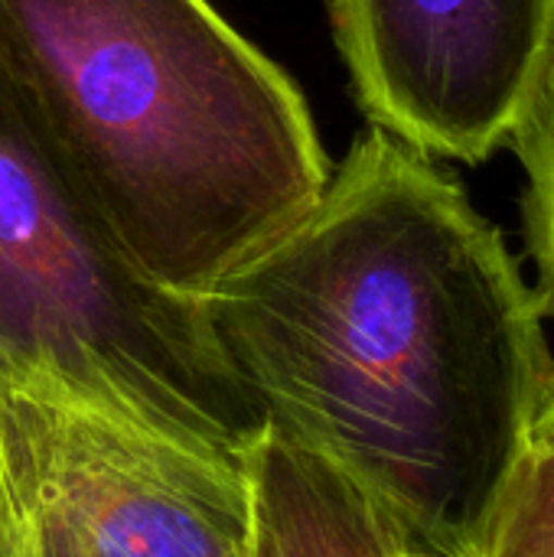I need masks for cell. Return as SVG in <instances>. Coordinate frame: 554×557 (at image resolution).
<instances>
[{
  "instance_id": "cell-8",
  "label": "cell",
  "mask_w": 554,
  "mask_h": 557,
  "mask_svg": "<svg viewBox=\"0 0 554 557\" xmlns=\"http://www.w3.org/2000/svg\"><path fill=\"white\" fill-rule=\"evenodd\" d=\"M483 557H554V454L535 447L522 460Z\"/></svg>"
},
{
  "instance_id": "cell-5",
  "label": "cell",
  "mask_w": 554,
  "mask_h": 557,
  "mask_svg": "<svg viewBox=\"0 0 554 557\" xmlns=\"http://www.w3.org/2000/svg\"><path fill=\"white\" fill-rule=\"evenodd\" d=\"M356 101L434 160L487 163L554 33V0H327Z\"/></svg>"
},
{
  "instance_id": "cell-10",
  "label": "cell",
  "mask_w": 554,
  "mask_h": 557,
  "mask_svg": "<svg viewBox=\"0 0 554 557\" xmlns=\"http://www.w3.org/2000/svg\"><path fill=\"white\" fill-rule=\"evenodd\" d=\"M0 557H10V555H7V552H3V548H0Z\"/></svg>"
},
{
  "instance_id": "cell-11",
  "label": "cell",
  "mask_w": 554,
  "mask_h": 557,
  "mask_svg": "<svg viewBox=\"0 0 554 557\" xmlns=\"http://www.w3.org/2000/svg\"><path fill=\"white\" fill-rule=\"evenodd\" d=\"M0 512H3V506H0Z\"/></svg>"
},
{
  "instance_id": "cell-2",
  "label": "cell",
  "mask_w": 554,
  "mask_h": 557,
  "mask_svg": "<svg viewBox=\"0 0 554 557\" xmlns=\"http://www.w3.org/2000/svg\"><path fill=\"white\" fill-rule=\"evenodd\" d=\"M0 82L124 251L196 300L333 176L294 78L209 0H0Z\"/></svg>"
},
{
  "instance_id": "cell-9",
  "label": "cell",
  "mask_w": 554,
  "mask_h": 557,
  "mask_svg": "<svg viewBox=\"0 0 554 557\" xmlns=\"http://www.w3.org/2000/svg\"><path fill=\"white\" fill-rule=\"evenodd\" d=\"M535 447L554 454V392H552V398H549V405H545V411H542V418H539V428H535Z\"/></svg>"
},
{
  "instance_id": "cell-12",
  "label": "cell",
  "mask_w": 554,
  "mask_h": 557,
  "mask_svg": "<svg viewBox=\"0 0 554 557\" xmlns=\"http://www.w3.org/2000/svg\"><path fill=\"white\" fill-rule=\"evenodd\" d=\"M405 557H408V555H405Z\"/></svg>"
},
{
  "instance_id": "cell-3",
  "label": "cell",
  "mask_w": 554,
  "mask_h": 557,
  "mask_svg": "<svg viewBox=\"0 0 554 557\" xmlns=\"http://www.w3.org/2000/svg\"><path fill=\"white\" fill-rule=\"evenodd\" d=\"M0 385L235 460L268 431L202 304L124 251L3 82Z\"/></svg>"
},
{
  "instance_id": "cell-4",
  "label": "cell",
  "mask_w": 554,
  "mask_h": 557,
  "mask_svg": "<svg viewBox=\"0 0 554 557\" xmlns=\"http://www.w3.org/2000/svg\"><path fill=\"white\" fill-rule=\"evenodd\" d=\"M10 557H251L248 460L0 385Z\"/></svg>"
},
{
  "instance_id": "cell-6",
  "label": "cell",
  "mask_w": 554,
  "mask_h": 557,
  "mask_svg": "<svg viewBox=\"0 0 554 557\" xmlns=\"http://www.w3.org/2000/svg\"><path fill=\"white\" fill-rule=\"evenodd\" d=\"M248 480L251 557H405L356 480L274 428L251 447Z\"/></svg>"
},
{
  "instance_id": "cell-7",
  "label": "cell",
  "mask_w": 554,
  "mask_h": 557,
  "mask_svg": "<svg viewBox=\"0 0 554 557\" xmlns=\"http://www.w3.org/2000/svg\"><path fill=\"white\" fill-rule=\"evenodd\" d=\"M506 147L516 150L526 170L522 238L542 313L554 320V33L513 117Z\"/></svg>"
},
{
  "instance_id": "cell-1",
  "label": "cell",
  "mask_w": 554,
  "mask_h": 557,
  "mask_svg": "<svg viewBox=\"0 0 554 557\" xmlns=\"http://www.w3.org/2000/svg\"><path fill=\"white\" fill-rule=\"evenodd\" d=\"M199 304L268 428L356 480L405 555L483 557L554 356L506 235L434 157L369 127Z\"/></svg>"
}]
</instances>
